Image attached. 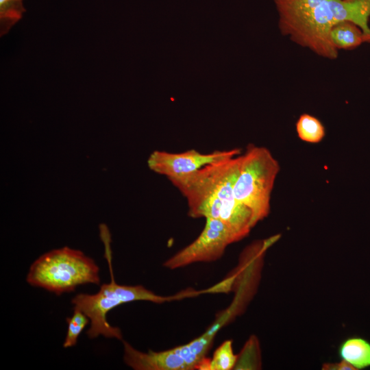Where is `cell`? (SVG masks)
<instances>
[{"instance_id": "1", "label": "cell", "mask_w": 370, "mask_h": 370, "mask_svg": "<svg viewBox=\"0 0 370 370\" xmlns=\"http://www.w3.org/2000/svg\"><path fill=\"white\" fill-rule=\"evenodd\" d=\"M282 34L316 55L335 60L338 50L330 32L348 21L357 25L370 42V0H274Z\"/></svg>"}, {"instance_id": "2", "label": "cell", "mask_w": 370, "mask_h": 370, "mask_svg": "<svg viewBox=\"0 0 370 370\" xmlns=\"http://www.w3.org/2000/svg\"><path fill=\"white\" fill-rule=\"evenodd\" d=\"M240 163L238 155L169 180L186 199L190 217L221 220L236 242L247 236L254 227L251 211L237 201L234 192Z\"/></svg>"}, {"instance_id": "3", "label": "cell", "mask_w": 370, "mask_h": 370, "mask_svg": "<svg viewBox=\"0 0 370 370\" xmlns=\"http://www.w3.org/2000/svg\"><path fill=\"white\" fill-rule=\"evenodd\" d=\"M101 236L105 245V257L107 259L111 280L108 284H103L99 291L93 295L80 293L75 295L71 303L73 308L82 310L90 319V327L86 332L90 338L102 335L107 338L122 340V334L119 328L113 327L107 321V314L112 309L125 303L135 301H149L161 304L180 299L195 293H184L173 297L156 295L141 285L125 286L115 282L112 267V253L110 247V235L108 230L101 225Z\"/></svg>"}, {"instance_id": "4", "label": "cell", "mask_w": 370, "mask_h": 370, "mask_svg": "<svg viewBox=\"0 0 370 370\" xmlns=\"http://www.w3.org/2000/svg\"><path fill=\"white\" fill-rule=\"evenodd\" d=\"M99 268L82 251L68 247L51 250L36 260L27 282L60 295L86 284H99Z\"/></svg>"}, {"instance_id": "5", "label": "cell", "mask_w": 370, "mask_h": 370, "mask_svg": "<svg viewBox=\"0 0 370 370\" xmlns=\"http://www.w3.org/2000/svg\"><path fill=\"white\" fill-rule=\"evenodd\" d=\"M279 171V162L264 147L250 144L241 154L234 192L237 201L251 211L254 227L269 214L271 192Z\"/></svg>"}, {"instance_id": "6", "label": "cell", "mask_w": 370, "mask_h": 370, "mask_svg": "<svg viewBox=\"0 0 370 370\" xmlns=\"http://www.w3.org/2000/svg\"><path fill=\"white\" fill-rule=\"evenodd\" d=\"M205 219L204 227L197 238L165 261V267L175 269L194 262L215 261L223 256L227 245L236 242L231 231L221 220Z\"/></svg>"}, {"instance_id": "7", "label": "cell", "mask_w": 370, "mask_h": 370, "mask_svg": "<svg viewBox=\"0 0 370 370\" xmlns=\"http://www.w3.org/2000/svg\"><path fill=\"white\" fill-rule=\"evenodd\" d=\"M241 153L239 148L217 150L207 153L195 149L179 153L157 150L150 154L147 164L151 171L165 175L169 180L189 175L208 164L236 156Z\"/></svg>"}, {"instance_id": "8", "label": "cell", "mask_w": 370, "mask_h": 370, "mask_svg": "<svg viewBox=\"0 0 370 370\" xmlns=\"http://www.w3.org/2000/svg\"><path fill=\"white\" fill-rule=\"evenodd\" d=\"M124 362L136 370H190L179 346L171 349L142 352L123 341Z\"/></svg>"}, {"instance_id": "9", "label": "cell", "mask_w": 370, "mask_h": 370, "mask_svg": "<svg viewBox=\"0 0 370 370\" xmlns=\"http://www.w3.org/2000/svg\"><path fill=\"white\" fill-rule=\"evenodd\" d=\"M330 40L338 50H351L367 42L362 30L355 23L345 21L334 25L330 32Z\"/></svg>"}, {"instance_id": "10", "label": "cell", "mask_w": 370, "mask_h": 370, "mask_svg": "<svg viewBox=\"0 0 370 370\" xmlns=\"http://www.w3.org/2000/svg\"><path fill=\"white\" fill-rule=\"evenodd\" d=\"M338 352L343 360L356 369L370 367V343L364 338L347 339L341 345Z\"/></svg>"}, {"instance_id": "11", "label": "cell", "mask_w": 370, "mask_h": 370, "mask_svg": "<svg viewBox=\"0 0 370 370\" xmlns=\"http://www.w3.org/2000/svg\"><path fill=\"white\" fill-rule=\"evenodd\" d=\"M298 137L303 141L318 143L325 136V131L321 122L314 116L308 114H301L296 123Z\"/></svg>"}, {"instance_id": "12", "label": "cell", "mask_w": 370, "mask_h": 370, "mask_svg": "<svg viewBox=\"0 0 370 370\" xmlns=\"http://www.w3.org/2000/svg\"><path fill=\"white\" fill-rule=\"evenodd\" d=\"M25 12L22 0H0V35L6 34Z\"/></svg>"}, {"instance_id": "13", "label": "cell", "mask_w": 370, "mask_h": 370, "mask_svg": "<svg viewBox=\"0 0 370 370\" xmlns=\"http://www.w3.org/2000/svg\"><path fill=\"white\" fill-rule=\"evenodd\" d=\"M238 356L234 354L232 341H224L210 358L208 370H230L236 365Z\"/></svg>"}, {"instance_id": "14", "label": "cell", "mask_w": 370, "mask_h": 370, "mask_svg": "<svg viewBox=\"0 0 370 370\" xmlns=\"http://www.w3.org/2000/svg\"><path fill=\"white\" fill-rule=\"evenodd\" d=\"M74 312L71 317L66 318L68 324L67 332L63 347H70L76 345L78 337L88 323L89 318L79 309L73 308Z\"/></svg>"}, {"instance_id": "15", "label": "cell", "mask_w": 370, "mask_h": 370, "mask_svg": "<svg viewBox=\"0 0 370 370\" xmlns=\"http://www.w3.org/2000/svg\"><path fill=\"white\" fill-rule=\"evenodd\" d=\"M323 370H355L356 369L350 363L343 360L336 363H325L322 366Z\"/></svg>"}]
</instances>
